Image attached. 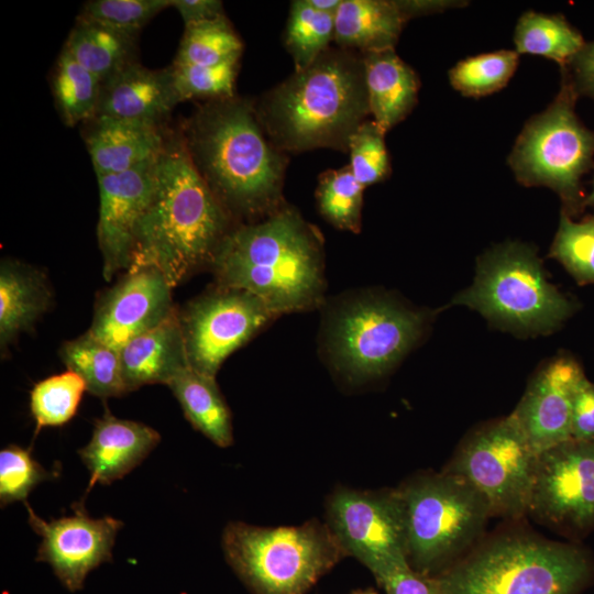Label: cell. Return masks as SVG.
<instances>
[{
  "label": "cell",
  "instance_id": "cell-21",
  "mask_svg": "<svg viewBox=\"0 0 594 594\" xmlns=\"http://www.w3.org/2000/svg\"><path fill=\"white\" fill-rule=\"evenodd\" d=\"M161 441L160 433L138 421L106 410L96 419L90 441L78 454L90 473L86 493L97 484H111L138 466Z\"/></svg>",
  "mask_w": 594,
  "mask_h": 594
},
{
  "label": "cell",
  "instance_id": "cell-38",
  "mask_svg": "<svg viewBox=\"0 0 594 594\" xmlns=\"http://www.w3.org/2000/svg\"><path fill=\"white\" fill-rule=\"evenodd\" d=\"M168 7H172V0H90L81 7L77 20L140 33L154 16Z\"/></svg>",
  "mask_w": 594,
  "mask_h": 594
},
{
  "label": "cell",
  "instance_id": "cell-40",
  "mask_svg": "<svg viewBox=\"0 0 594 594\" xmlns=\"http://www.w3.org/2000/svg\"><path fill=\"white\" fill-rule=\"evenodd\" d=\"M52 477L34 460L31 449L15 444L0 452V503L6 506L14 502H26L29 493L41 482Z\"/></svg>",
  "mask_w": 594,
  "mask_h": 594
},
{
  "label": "cell",
  "instance_id": "cell-12",
  "mask_svg": "<svg viewBox=\"0 0 594 594\" xmlns=\"http://www.w3.org/2000/svg\"><path fill=\"white\" fill-rule=\"evenodd\" d=\"M327 525L345 554L366 566L377 582L410 566L404 507L397 488L339 487L327 499Z\"/></svg>",
  "mask_w": 594,
  "mask_h": 594
},
{
  "label": "cell",
  "instance_id": "cell-36",
  "mask_svg": "<svg viewBox=\"0 0 594 594\" xmlns=\"http://www.w3.org/2000/svg\"><path fill=\"white\" fill-rule=\"evenodd\" d=\"M550 256L581 285L594 283V218L574 221L563 211Z\"/></svg>",
  "mask_w": 594,
  "mask_h": 594
},
{
  "label": "cell",
  "instance_id": "cell-14",
  "mask_svg": "<svg viewBox=\"0 0 594 594\" xmlns=\"http://www.w3.org/2000/svg\"><path fill=\"white\" fill-rule=\"evenodd\" d=\"M273 316L250 292L222 287L193 301L180 316L189 364L216 377L222 362Z\"/></svg>",
  "mask_w": 594,
  "mask_h": 594
},
{
  "label": "cell",
  "instance_id": "cell-32",
  "mask_svg": "<svg viewBox=\"0 0 594 594\" xmlns=\"http://www.w3.org/2000/svg\"><path fill=\"white\" fill-rule=\"evenodd\" d=\"M334 37V15L312 9L306 0L292 3L284 42L295 72L311 65Z\"/></svg>",
  "mask_w": 594,
  "mask_h": 594
},
{
  "label": "cell",
  "instance_id": "cell-27",
  "mask_svg": "<svg viewBox=\"0 0 594 594\" xmlns=\"http://www.w3.org/2000/svg\"><path fill=\"white\" fill-rule=\"evenodd\" d=\"M167 386L196 430L220 448L232 444L231 415L215 377L205 375L189 365Z\"/></svg>",
  "mask_w": 594,
  "mask_h": 594
},
{
  "label": "cell",
  "instance_id": "cell-44",
  "mask_svg": "<svg viewBox=\"0 0 594 594\" xmlns=\"http://www.w3.org/2000/svg\"><path fill=\"white\" fill-rule=\"evenodd\" d=\"M576 92H585L594 98V42L585 44L578 55L571 61Z\"/></svg>",
  "mask_w": 594,
  "mask_h": 594
},
{
  "label": "cell",
  "instance_id": "cell-8",
  "mask_svg": "<svg viewBox=\"0 0 594 594\" xmlns=\"http://www.w3.org/2000/svg\"><path fill=\"white\" fill-rule=\"evenodd\" d=\"M479 311L494 324L522 334L558 329L575 305L546 277L536 253L508 243L479 261L474 283L452 300Z\"/></svg>",
  "mask_w": 594,
  "mask_h": 594
},
{
  "label": "cell",
  "instance_id": "cell-9",
  "mask_svg": "<svg viewBox=\"0 0 594 594\" xmlns=\"http://www.w3.org/2000/svg\"><path fill=\"white\" fill-rule=\"evenodd\" d=\"M576 90L564 82L556 101L532 119L509 158L519 182L556 190L569 212L583 207L581 178L593 164L594 132L574 111Z\"/></svg>",
  "mask_w": 594,
  "mask_h": 594
},
{
  "label": "cell",
  "instance_id": "cell-39",
  "mask_svg": "<svg viewBox=\"0 0 594 594\" xmlns=\"http://www.w3.org/2000/svg\"><path fill=\"white\" fill-rule=\"evenodd\" d=\"M384 135L385 132L374 120H365L349 140V166L364 187L383 180L389 172Z\"/></svg>",
  "mask_w": 594,
  "mask_h": 594
},
{
  "label": "cell",
  "instance_id": "cell-13",
  "mask_svg": "<svg viewBox=\"0 0 594 594\" xmlns=\"http://www.w3.org/2000/svg\"><path fill=\"white\" fill-rule=\"evenodd\" d=\"M528 514L569 538L594 529V440L570 439L538 454Z\"/></svg>",
  "mask_w": 594,
  "mask_h": 594
},
{
  "label": "cell",
  "instance_id": "cell-18",
  "mask_svg": "<svg viewBox=\"0 0 594 594\" xmlns=\"http://www.w3.org/2000/svg\"><path fill=\"white\" fill-rule=\"evenodd\" d=\"M156 158L124 173L97 177V238L106 280L130 267L136 226L152 196Z\"/></svg>",
  "mask_w": 594,
  "mask_h": 594
},
{
  "label": "cell",
  "instance_id": "cell-34",
  "mask_svg": "<svg viewBox=\"0 0 594 594\" xmlns=\"http://www.w3.org/2000/svg\"><path fill=\"white\" fill-rule=\"evenodd\" d=\"M86 391L85 381L70 370L36 383L30 393L36 432L67 424L76 415Z\"/></svg>",
  "mask_w": 594,
  "mask_h": 594
},
{
  "label": "cell",
  "instance_id": "cell-6",
  "mask_svg": "<svg viewBox=\"0 0 594 594\" xmlns=\"http://www.w3.org/2000/svg\"><path fill=\"white\" fill-rule=\"evenodd\" d=\"M411 569L435 578L483 538L490 517L486 498L465 479L441 471L411 476L397 487Z\"/></svg>",
  "mask_w": 594,
  "mask_h": 594
},
{
  "label": "cell",
  "instance_id": "cell-20",
  "mask_svg": "<svg viewBox=\"0 0 594 594\" xmlns=\"http://www.w3.org/2000/svg\"><path fill=\"white\" fill-rule=\"evenodd\" d=\"M82 128L97 177L124 173L154 161L168 135L162 125L107 116H95Z\"/></svg>",
  "mask_w": 594,
  "mask_h": 594
},
{
  "label": "cell",
  "instance_id": "cell-22",
  "mask_svg": "<svg viewBox=\"0 0 594 594\" xmlns=\"http://www.w3.org/2000/svg\"><path fill=\"white\" fill-rule=\"evenodd\" d=\"M119 354L128 393L150 384L168 385L190 365L180 314L174 308L160 324L128 341Z\"/></svg>",
  "mask_w": 594,
  "mask_h": 594
},
{
  "label": "cell",
  "instance_id": "cell-19",
  "mask_svg": "<svg viewBox=\"0 0 594 594\" xmlns=\"http://www.w3.org/2000/svg\"><path fill=\"white\" fill-rule=\"evenodd\" d=\"M177 103L170 67L153 70L136 62L101 84L95 116L163 127Z\"/></svg>",
  "mask_w": 594,
  "mask_h": 594
},
{
  "label": "cell",
  "instance_id": "cell-29",
  "mask_svg": "<svg viewBox=\"0 0 594 594\" xmlns=\"http://www.w3.org/2000/svg\"><path fill=\"white\" fill-rule=\"evenodd\" d=\"M101 84L97 76L62 50L51 74V88L57 112L66 125L84 124L95 117Z\"/></svg>",
  "mask_w": 594,
  "mask_h": 594
},
{
  "label": "cell",
  "instance_id": "cell-30",
  "mask_svg": "<svg viewBox=\"0 0 594 594\" xmlns=\"http://www.w3.org/2000/svg\"><path fill=\"white\" fill-rule=\"evenodd\" d=\"M517 52L571 63L585 45L582 35L563 16L526 12L515 31Z\"/></svg>",
  "mask_w": 594,
  "mask_h": 594
},
{
  "label": "cell",
  "instance_id": "cell-5",
  "mask_svg": "<svg viewBox=\"0 0 594 594\" xmlns=\"http://www.w3.org/2000/svg\"><path fill=\"white\" fill-rule=\"evenodd\" d=\"M593 578L584 547L513 527L484 536L433 579L439 594H580Z\"/></svg>",
  "mask_w": 594,
  "mask_h": 594
},
{
  "label": "cell",
  "instance_id": "cell-15",
  "mask_svg": "<svg viewBox=\"0 0 594 594\" xmlns=\"http://www.w3.org/2000/svg\"><path fill=\"white\" fill-rule=\"evenodd\" d=\"M24 504L31 528L42 538L36 560L50 564L68 591L81 590L90 571L111 561L122 521L110 516L91 518L81 504L75 505L72 516L45 521Z\"/></svg>",
  "mask_w": 594,
  "mask_h": 594
},
{
  "label": "cell",
  "instance_id": "cell-42",
  "mask_svg": "<svg viewBox=\"0 0 594 594\" xmlns=\"http://www.w3.org/2000/svg\"><path fill=\"white\" fill-rule=\"evenodd\" d=\"M377 583L385 594H439L435 579L416 572L411 566L396 570Z\"/></svg>",
  "mask_w": 594,
  "mask_h": 594
},
{
  "label": "cell",
  "instance_id": "cell-7",
  "mask_svg": "<svg viewBox=\"0 0 594 594\" xmlns=\"http://www.w3.org/2000/svg\"><path fill=\"white\" fill-rule=\"evenodd\" d=\"M227 562L253 594H306L344 557L327 524L265 528L241 521L222 536Z\"/></svg>",
  "mask_w": 594,
  "mask_h": 594
},
{
  "label": "cell",
  "instance_id": "cell-43",
  "mask_svg": "<svg viewBox=\"0 0 594 594\" xmlns=\"http://www.w3.org/2000/svg\"><path fill=\"white\" fill-rule=\"evenodd\" d=\"M172 7L179 12L185 26L226 15L218 0H172Z\"/></svg>",
  "mask_w": 594,
  "mask_h": 594
},
{
  "label": "cell",
  "instance_id": "cell-1",
  "mask_svg": "<svg viewBox=\"0 0 594 594\" xmlns=\"http://www.w3.org/2000/svg\"><path fill=\"white\" fill-rule=\"evenodd\" d=\"M230 217L194 166L180 131L168 133L155 161L152 196L136 226L129 270L155 268L176 287L211 264L231 231Z\"/></svg>",
  "mask_w": 594,
  "mask_h": 594
},
{
  "label": "cell",
  "instance_id": "cell-3",
  "mask_svg": "<svg viewBox=\"0 0 594 594\" xmlns=\"http://www.w3.org/2000/svg\"><path fill=\"white\" fill-rule=\"evenodd\" d=\"M270 141L280 151H348L370 113L362 54L328 48L254 105Z\"/></svg>",
  "mask_w": 594,
  "mask_h": 594
},
{
  "label": "cell",
  "instance_id": "cell-11",
  "mask_svg": "<svg viewBox=\"0 0 594 594\" xmlns=\"http://www.w3.org/2000/svg\"><path fill=\"white\" fill-rule=\"evenodd\" d=\"M425 316L391 299H356L337 311L328 329L333 363L354 381L380 377L420 338Z\"/></svg>",
  "mask_w": 594,
  "mask_h": 594
},
{
  "label": "cell",
  "instance_id": "cell-2",
  "mask_svg": "<svg viewBox=\"0 0 594 594\" xmlns=\"http://www.w3.org/2000/svg\"><path fill=\"white\" fill-rule=\"evenodd\" d=\"M251 101L213 99L180 130L194 166L230 216H270L280 208L287 157L267 136Z\"/></svg>",
  "mask_w": 594,
  "mask_h": 594
},
{
  "label": "cell",
  "instance_id": "cell-31",
  "mask_svg": "<svg viewBox=\"0 0 594 594\" xmlns=\"http://www.w3.org/2000/svg\"><path fill=\"white\" fill-rule=\"evenodd\" d=\"M243 43L226 15L185 26L173 64L217 66L240 61Z\"/></svg>",
  "mask_w": 594,
  "mask_h": 594
},
{
  "label": "cell",
  "instance_id": "cell-37",
  "mask_svg": "<svg viewBox=\"0 0 594 594\" xmlns=\"http://www.w3.org/2000/svg\"><path fill=\"white\" fill-rule=\"evenodd\" d=\"M170 70L179 102L191 99H224L235 96L239 61L217 66L176 65Z\"/></svg>",
  "mask_w": 594,
  "mask_h": 594
},
{
  "label": "cell",
  "instance_id": "cell-10",
  "mask_svg": "<svg viewBox=\"0 0 594 594\" xmlns=\"http://www.w3.org/2000/svg\"><path fill=\"white\" fill-rule=\"evenodd\" d=\"M538 454L507 416L472 431L443 471L471 483L492 516L519 520L528 514Z\"/></svg>",
  "mask_w": 594,
  "mask_h": 594
},
{
  "label": "cell",
  "instance_id": "cell-16",
  "mask_svg": "<svg viewBox=\"0 0 594 594\" xmlns=\"http://www.w3.org/2000/svg\"><path fill=\"white\" fill-rule=\"evenodd\" d=\"M172 287L155 268L129 270L100 298L88 332L118 351L174 310Z\"/></svg>",
  "mask_w": 594,
  "mask_h": 594
},
{
  "label": "cell",
  "instance_id": "cell-26",
  "mask_svg": "<svg viewBox=\"0 0 594 594\" xmlns=\"http://www.w3.org/2000/svg\"><path fill=\"white\" fill-rule=\"evenodd\" d=\"M139 33L77 20L64 50L101 82L138 59Z\"/></svg>",
  "mask_w": 594,
  "mask_h": 594
},
{
  "label": "cell",
  "instance_id": "cell-45",
  "mask_svg": "<svg viewBox=\"0 0 594 594\" xmlns=\"http://www.w3.org/2000/svg\"><path fill=\"white\" fill-rule=\"evenodd\" d=\"M402 13L408 20L409 18L435 12L447 8L449 2L447 1H396Z\"/></svg>",
  "mask_w": 594,
  "mask_h": 594
},
{
  "label": "cell",
  "instance_id": "cell-47",
  "mask_svg": "<svg viewBox=\"0 0 594 594\" xmlns=\"http://www.w3.org/2000/svg\"><path fill=\"white\" fill-rule=\"evenodd\" d=\"M584 206H592L594 207V183H593V188H592V191L591 194L584 198V201H583V207Z\"/></svg>",
  "mask_w": 594,
  "mask_h": 594
},
{
  "label": "cell",
  "instance_id": "cell-35",
  "mask_svg": "<svg viewBox=\"0 0 594 594\" xmlns=\"http://www.w3.org/2000/svg\"><path fill=\"white\" fill-rule=\"evenodd\" d=\"M518 64V54L499 51L466 58L449 73L452 86L465 96L481 97L503 88Z\"/></svg>",
  "mask_w": 594,
  "mask_h": 594
},
{
  "label": "cell",
  "instance_id": "cell-25",
  "mask_svg": "<svg viewBox=\"0 0 594 594\" xmlns=\"http://www.w3.org/2000/svg\"><path fill=\"white\" fill-rule=\"evenodd\" d=\"M50 289L40 271L18 261L0 266V344L3 349L29 330L50 304Z\"/></svg>",
  "mask_w": 594,
  "mask_h": 594
},
{
  "label": "cell",
  "instance_id": "cell-23",
  "mask_svg": "<svg viewBox=\"0 0 594 594\" xmlns=\"http://www.w3.org/2000/svg\"><path fill=\"white\" fill-rule=\"evenodd\" d=\"M370 113L386 133L411 111L419 80L393 50L362 54Z\"/></svg>",
  "mask_w": 594,
  "mask_h": 594
},
{
  "label": "cell",
  "instance_id": "cell-48",
  "mask_svg": "<svg viewBox=\"0 0 594 594\" xmlns=\"http://www.w3.org/2000/svg\"><path fill=\"white\" fill-rule=\"evenodd\" d=\"M352 594H377V593L371 588H367V590L355 591Z\"/></svg>",
  "mask_w": 594,
  "mask_h": 594
},
{
  "label": "cell",
  "instance_id": "cell-4",
  "mask_svg": "<svg viewBox=\"0 0 594 594\" xmlns=\"http://www.w3.org/2000/svg\"><path fill=\"white\" fill-rule=\"evenodd\" d=\"M211 265L219 286L252 293L275 315L307 309L321 296V239L293 208L232 229Z\"/></svg>",
  "mask_w": 594,
  "mask_h": 594
},
{
  "label": "cell",
  "instance_id": "cell-33",
  "mask_svg": "<svg viewBox=\"0 0 594 594\" xmlns=\"http://www.w3.org/2000/svg\"><path fill=\"white\" fill-rule=\"evenodd\" d=\"M364 188L349 165L326 170L320 175L316 190L321 216L338 229L358 233Z\"/></svg>",
  "mask_w": 594,
  "mask_h": 594
},
{
  "label": "cell",
  "instance_id": "cell-41",
  "mask_svg": "<svg viewBox=\"0 0 594 594\" xmlns=\"http://www.w3.org/2000/svg\"><path fill=\"white\" fill-rule=\"evenodd\" d=\"M571 439L594 440V383L585 375L579 381L573 396Z\"/></svg>",
  "mask_w": 594,
  "mask_h": 594
},
{
  "label": "cell",
  "instance_id": "cell-46",
  "mask_svg": "<svg viewBox=\"0 0 594 594\" xmlns=\"http://www.w3.org/2000/svg\"><path fill=\"white\" fill-rule=\"evenodd\" d=\"M306 2L315 10L328 14L336 15L342 0H306Z\"/></svg>",
  "mask_w": 594,
  "mask_h": 594
},
{
  "label": "cell",
  "instance_id": "cell-17",
  "mask_svg": "<svg viewBox=\"0 0 594 594\" xmlns=\"http://www.w3.org/2000/svg\"><path fill=\"white\" fill-rule=\"evenodd\" d=\"M584 375L570 356L550 361L509 415L537 454L571 439L573 396Z\"/></svg>",
  "mask_w": 594,
  "mask_h": 594
},
{
  "label": "cell",
  "instance_id": "cell-24",
  "mask_svg": "<svg viewBox=\"0 0 594 594\" xmlns=\"http://www.w3.org/2000/svg\"><path fill=\"white\" fill-rule=\"evenodd\" d=\"M406 21L396 1L342 0L333 40L341 48L361 54L393 50Z\"/></svg>",
  "mask_w": 594,
  "mask_h": 594
},
{
  "label": "cell",
  "instance_id": "cell-28",
  "mask_svg": "<svg viewBox=\"0 0 594 594\" xmlns=\"http://www.w3.org/2000/svg\"><path fill=\"white\" fill-rule=\"evenodd\" d=\"M59 355L68 370L77 373L87 391L100 398L127 394L119 351L88 331L63 343Z\"/></svg>",
  "mask_w": 594,
  "mask_h": 594
}]
</instances>
